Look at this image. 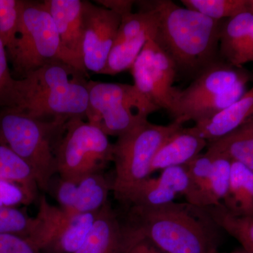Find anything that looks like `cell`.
Returning a JSON list of instances; mask_svg holds the SVG:
<instances>
[{
	"mask_svg": "<svg viewBox=\"0 0 253 253\" xmlns=\"http://www.w3.org/2000/svg\"><path fill=\"white\" fill-rule=\"evenodd\" d=\"M138 4L156 11L158 26L154 39L172 60L176 73L198 76L219 59L223 20L212 19L170 0L141 1Z\"/></svg>",
	"mask_w": 253,
	"mask_h": 253,
	"instance_id": "cell-1",
	"label": "cell"
},
{
	"mask_svg": "<svg viewBox=\"0 0 253 253\" xmlns=\"http://www.w3.org/2000/svg\"><path fill=\"white\" fill-rule=\"evenodd\" d=\"M126 226L164 253H217L219 227L205 208L189 203L131 206Z\"/></svg>",
	"mask_w": 253,
	"mask_h": 253,
	"instance_id": "cell-2",
	"label": "cell"
},
{
	"mask_svg": "<svg viewBox=\"0 0 253 253\" xmlns=\"http://www.w3.org/2000/svg\"><path fill=\"white\" fill-rule=\"evenodd\" d=\"M88 75L61 60L51 61L15 81V106L42 121L68 122L86 118Z\"/></svg>",
	"mask_w": 253,
	"mask_h": 253,
	"instance_id": "cell-3",
	"label": "cell"
},
{
	"mask_svg": "<svg viewBox=\"0 0 253 253\" xmlns=\"http://www.w3.org/2000/svg\"><path fill=\"white\" fill-rule=\"evenodd\" d=\"M66 123L39 121L12 108L0 111V143L31 168L42 191H49L58 173L56 148Z\"/></svg>",
	"mask_w": 253,
	"mask_h": 253,
	"instance_id": "cell-4",
	"label": "cell"
},
{
	"mask_svg": "<svg viewBox=\"0 0 253 253\" xmlns=\"http://www.w3.org/2000/svg\"><path fill=\"white\" fill-rule=\"evenodd\" d=\"M183 125L174 121L168 126H159L148 121L118 137L113 144L115 178L111 183L116 199L125 204L131 191L150 177L156 153Z\"/></svg>",
	"mask_w": 253,
	"mask_h": 253,
	"instance_id": "cell-5",
	"label": "cell"
},
{
	"mask_svg": "<svg viewBox=\"0 0 253 253\" xmlns=\"http://www.w3.org/2000/svg\"><path fill=\"white\" fill-rule=\"evenodd\" d=\"M87 122L107 136L119 137L159 111L133 84L89 81Z\"/></svg>",
	"mask_w": 253,
	"mask_h": 253,
	"instance_id": "cell-6",
	"label": "cell"
},
{
	"mask_svg": "<svg viewBox=\"0 0 253 253\" xmlns=\"http://www.w3.org/2000/svg\"><path fill=\"white\" fill-rule=\"evenodd\" d=\"M59 48L56 25L44 2L23 1L17 33L7 51L17 79L60 60Z\"/></svg>",
	"mask_w": 253,
	"mask_h": 253,
	"instance_id": "cell-7",
	"label": "cell"
},
{
	"mask_svg": "<svg viewBox=\"0 0 253 253\" xmlns=\"http://www.w3.org/2000/svg\"><path fill=\"white\" fill-rule=\"evenodd\" d=\"M60 177L79 179L102 170L113 160V144L101 129L75 118L65 125L56 148Z\"/></svg>",
	"mask_w": 253,
	"mask_h": 253,
	"instance_id": "cell-8",
	"label": "cell"
},
{
	"mask_svg": "<svg viewBox=\"0 0 253 253\" xmlns=\"http://www.w3.org/2000/svg\"><path fill=\"white\" fill-rule=\"evenodd\" d=\"M38 214L28 239L44 253H74L85 240L98 212L76 214L39 200Z\"/></svg>",
	"mask_w": 253,
	"mask_h": 253,
	"instance_id": "cell-9",
	"label": "cell"
},
{
	"mask_svg": "<svg viewBox=\"0 0 253 253\" xmlns=\"http://www.w3.org/2000/svg\"><path fill=\"white\" fill-rule=\"evenodd\" d=\"M130 71L138 90L158 109L172 114L179 91L173 86L177 73L154 38L145 44Z\"/></svg>",
	"mask_w": 253,
	"mask_h": 253,
	"instance_id": "cell-10",
	"label": "cell"
},
{
	"mask_svg": "<svg viewBox=\"0 0 253 253\" xmlns=\"http://www.w3.org/2000/svg\"><path fill=\"white\" fill-rule=\"evenodd\" d=\"M83 63L86 71L104 70L117 37L122 16L91 1H82Z\"/></svg>",
	"mask_w": 253,
	"mask_h": 253,
	"instance_id": "cell-11",
	"label": "cell"
},
{
	"mask_svg": "<svg viewBox=\"0 0 253 253\" xmlns=\"http://www.w3.org/2000/svg\"><path fill=\"white\" fill-rule=\"evenodd\" d=\"M59 38V59L88 75L83 63L81 0H45Z\"/></svg>",
	"mask_w": 253,
	"mask_h": 253,
	"instance_id": "cell-12",
	"label": "cell"
},
{
	"mask_svg": "<svg viewBox=\"0 0 253 253\" xmlns=\"http://www.w3.org/2000/svg\"><path fill=\"white\" fill-rule=\"evenodd\" d=\"M250 78L242 67H236L218 59L196 76L187 88L179 89L171 116L174 118L188 105L228 90L241 82H249Z\"/></svg>",
	"mask_w": 253,
	"mask_h": 253,
	"instance_id": "cell-13",
	"label": "cell"
},
{
	"mask_svg": "<svg viewBox=\"0 0 253 253\" xmlns=\"http://www.w3.org/2000/svg\"><path fill=\"white\" fill-rule=\"evenodd\" d=\"M128 233L110 203L100 210L81 247L74 253H126Z\"/></svg>",
	"mask_w": 253,
	"mask_h": 253,
	"instance_id": "cell-14",
	"label": "cell"
},
{
	"mask_svg": "<svg viewBox=\"0 0 253 253\" xmlns=\"http://www.w3.org/2000/svg\"><path fill=\"white\" fill-rule=\"evenodd\" d=\"M208 141L184 126L163 143L151 164V174L166 168L184 166L207 148Z\"/></svg>",
	"mask_w": 253,
	"mask_h": 253,
	"instance_id": "cell-15",
	"label": "cell"
},
{
	"mask_svg": "<svg viewBox=\"0 0 253 253\" xmlns=\"http://www.w3.org/2000/svg\"><path fill=\"white\" fill-rule=\"evenodd\" d=\"M182 189L180 176L172 169H163L158 178H147L129 194L125 204L135 207H156L174 201Z\"/></svg>",
	"mask_w": 253,
	"mask_h": 253,
	"instance_id": "cell-16",
	"label": "cell"
},
{
	"mask_svg": "<svg viewBox=\"0 0 253 253\" xmlns=\"http://www.w3.org/2000/svg\"><path fill=\"white\" fill-rule=\"evenodd\" d=\"M253 116V86L227 109L214 117L196 123L191 129L208 141L225 136Z\"/></svg>",
	"mask_w": 253,
	"mask_h": 253,
	"instance_id": "cell-17",
	"label": "cell"
},
{
	"mask_svg": "<svg viewBox=\"0 0 253 253\" xmlns=\"http://www.w3.org/2000/svg\"><path fill=\"white\" fill-rule=\"evenodd\" d=\"M209 154L213 157L212 169L201 185L186 198V202L202 208L221 205L230 182L232 161L220 155Z\"/></svg>",
	"mask_w": 253,
	"mask_h": 253,
	"instance_id": "cell-18",
	"label": "cell"
},
{
	"mask_svg": "<svg viewBox=\"0 0 253 253\" xmlns=\"http://www.w3.org/2000/svg\"><path fill=\"white\" fill-rule=\"evenodd\" d=\"M221 206L231 215L253 219V170L231 163L230 182Z\"/></svg>",
	"mask_w": 253,
	"mask_h": 253,
	"instance_id": "cell-19",
	"label": "cell"
},
{
	"mask_svg": "<svg viewBox=\"0 0 253 253\" xmlns=\"http://www.w3.org/2000/svg\"><path fill=\"white\" fill-rule=\"evenodd\" d=\"M253 170V116L229 134L208 141L207 151Z\"/></svg>",
	"mask_w": 253,
	"mask_h": 253,
	"instance_id": "cell-20",
	"label": "cell"
},
{
	"mask_svg": "<svg viewBox=\"0 0 253 253\" xmlns=\"http://www.w3.org/2000/svg\"><path fill=\"white\" fill-rule=\"evenodd\" d=\"M247 83L241 82L228 90L188 105L176 114L174 121L184 124L189 121L199 123L211 119L238 101L246 92Z\"/></svg>",
	"mask_w": 253,
	"mask_h": 253,
	"instance_id": "cell-21",
	"label": "cell"
},
{
	"mask_svg": "<svg viewBox=\"0 0 253 253\" xmlns=\"http://www.w3.org/2000/svg\"><path fill=\"white\" fill-rule=\"evenodd\" d=\"M253 23V11L222 21L219 32V59L237 67L238 59Z\"/></svg>",
	"mask_w": 253,
	"mask_h": 253,
	"instance_id": "cell-22",
	"label": "cell"
},
{
	"mask_svg": "<svg viewBox=\"0 0 253 253\" xmlns=\"http://www.w3.org/2000/svg\"><path fill=\"white\" fill-rule=\"evenodd\" d=\"M111 184L102 173L95 171L78 179L77 200L73 213L90 214L99 212L108 203Z\"/></svg>",
	"mask_w": 253,
	"mask_h": 253,
	"instance_id": "cell-23",
	"label": "cell"
},
{
	"mask_svg": "<svg viewBox=\"0 0 253 253\" xmlns=\"http://www.w3.org/2000/svg\"><path fill=\"white\" fill-rule=\"evenodd\" d=\"M151 38H154V35L150 33L116 38L106 66L100 74L116 76L130 70L145 44Z\"/></svg>",
	"mask_w": 253,
	"mask_h": 253,
	"instance_id": "cell-24",
	"label": "cell"
},
{
	"mask_svg": "<svg viewBox=\"0 0 253 253\" xmlns=\"http://www.w3.org/2000/svg\"><path fill=\"white\" fill-rule=\"evenodd\" d=\"M0 179L14 182L23 188L31 202L39 189L31 168L6 145L0 143Z\"/></svg>",
	"mask_w": 253,
	"mask_h": 253,
	"instance_id": "cell-25",
	"label": "cell"
},
{
	"mask_svg": "<svg viewBox=\"0 0 253 253\" xmlns=\"http://www.w3.org/2000/svg\"><path fill=\"white\" fill-rule=\"evenodd\" d=\"M205 209L219 229L239 241L245 251L253 253V219L231 215L221 205Z\"/></svg>",
	"mask_w": 253,
	"mask_h": 253,
	"instance_id": "cell-26",
	"label": "cell"
},
{
	"mask_svg": "<svg viewBox=\"0 0 253 253\" xmlns=\"http://www.w3.org/2000/svg\"><path fill=\"white\" fill-rule=\"evenodd\" d=\"M181 2L187 9L217 21L253 11L252 1L248 0H181Z\"/></svg>",
	"mask_w": 253,
	"mask_h": 253,
	"instance_id": "cell-27",
	"label": "cell"
},
{
	"mask_svg": "<svg viewBox=\"0 0 253 253\" xmlns=\"http://www.w3.org/2000/svg\"><path fill=\"white\" fill-rule=\"evenodd\" d=\"M23 0H0V38L6 51L14 44L22 11Z\"/></svg>",
	"mask_w": 253,
	"mask_h": 253,
	"instance_id": "cell-28",
	"label": "cell"
},
{
	"mask_svg": "<svg viewBox=\"0 0 253 253\" xmlns=\"http://www.w3.org/2000/svg\"><path fill=\"white\" fill-rule=\"evenodd\" d=\"M34 217L16 208L0 206V234H16L28 238Z\"/></svg>",
	"mask_w": 253,
	"mask_h": 253,
	"instance_id": "cell-29",
	"label": "cell"
},
{
	"mask_svg": "<svg viewBox=\"0 0 253 253\" xmlns=\"http://www.w3.org/2000/svg\"><path fill=\"white\" fill-rule=\"evenodd\" d=\"M7 51L0 38V106L14 108L15 105V81L9 67Z\"/></svg>",
	"mask_w": 253,
	"mask_h": 253,
	"instance_id": "cell-30",
	"label": "cell"
},
{
	"mask_svg": "<svg viewBox=\"0 0 253 253\" xmlns=\"http://www.w3.org/2000/svg\"><path fill=\"white\" fill-rule=\"evenodd\" d=\"M78 186V179L60 177L56 188V198L60 208L73 213L77 200Z\"/></svg>",
	"mask_w": 253,
	"mask_h": 253,
	"instance_id": "cell-31",
	"label": "cell"
},
{
	"mask_svg": "<svg viewBox=\"0 0 253 253\" xmlns=\"http://www.w3.org/2000/svg\"><path fill=\"white\" fill-rule=\"evenodd\" d=\"M30 203L31 201L21 186L0 179V206L15 208L16 205Z\"/></svg>",
	"mask_w": 253,
	"mask_h": 253,
	"instance_id": "cell-32",
	"label": "cell"
},
{
	"mask_svg": "<svg viewBox=\"0 0 253 253\" xmlns=\"http://www.w3.org/2000/svg\"><path fill=\"white\" fill-rule=\"evenodd\" d=\"M126 226L129 242L126 253H164L149 240L133 232L126 224Z\"/></svg>",
	"mask_w": 253,
	"mask_h": 253,
	"instance_id": "cell-33",
	"label": "cell"
},
{
	"mask_svg": "<svg viewBox=\"0 0 253 253\" xmlns=\"http://www.w3.org/2000/svg\"><path fill=\"white\" fill-rule=\"evenodd\" d=\"M99 4L102 5L104 7L107 8L121 15L124 16L131 12V8L134 4V1H128V0H107V1H96Z\"/></svg>",
	"mask_w": 253,
	"mask_h": 253,
	"instance_id": "cell-34",
	"label": "cell"
},
{
	"mask_svg": "<svg viewBox=\"0 0 253 253\" xmlns=\"http://www.w3.org/2000/svg\"><path fill=\"white\" fill-rule=\"evenodd\" d=\"M251 61H253V23L241 49L237 61V67H242L245 63Z\"/></svg>",
	"mask_w": 253,
	"mask_h": 253,
	"instance_id": "cell-35",
	"label": "cell"
},
{
	"mask_svg": "<svg viewBox=\"0 0 253 253\" xmlns=\"http://www.w3.org/2000/svg\"><path fill=\"white\" fill-rule=\"evenodd\" d=\"M230 253H249L247 251H245L244 249H241L236 250V251H231V252H229Z\"/></svg>",
	"mask_w": 253,
	"mask_h": 253,
	"instance_id": "cell-36",
	"label": "cell"
},
{
	"mask_svg": "<svg viewBox=\"0 0 253 253\" xmlns=\"http://www.w3.org/2000/svg\"><path fill=\"white\" fill-rule=\"evenodd\" d=\"M217 253H219V251Z\"/></svg>",
	"mask_w": 253,
	"mask_h": 253,
	"instance_id": "cell-37",
	"label": "cell"
},
{
	"mask_svg": "<svg viewBox=\"0 0 253 253\" xmlns=\"http://www.w3.org/2000/svg\"><path fill=\"white\" fill-rule=\"evenodd\" d=\"M252 6H253V1H252Z\"/></svg>",
	"mask_w": 253,
	"mask_h": 253,
	"instance_id": "cell-38",
	"label": "cell"
}]
</instances>
